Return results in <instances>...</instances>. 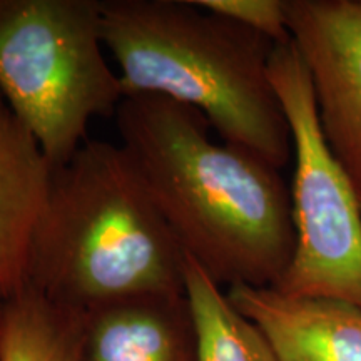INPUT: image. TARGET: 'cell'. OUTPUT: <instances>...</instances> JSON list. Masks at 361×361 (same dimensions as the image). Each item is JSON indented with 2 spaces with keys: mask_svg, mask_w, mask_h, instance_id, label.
<instances>
[{
  "mask_svg": "<svg viewBox=\"0 0 361 361\" xmlns=\"http://www.w3.org/2000/svg\"><path fill=\"white\" fill-rule=\"evenodd\" d=\"M269 79L291 130L296 245L276 290L361 308V201L328 146L313 82L293 40L274 45Z\"/></svg>",
  "mask_w": 361,
  "mask_h": 361,
  "instance_id": "5",
  "label": "cell"
},
{
  "mask_svg": "<svg viewBox=\"0 0 361 361\" xmlns=\"http://www.w3.org/2000/svg\"><path fill=\"white\" fill-rule=\"evenodd\" d=\"M102 39L124 96H159L200 111L223 142L281 169L291 130L269 79L273 40L194 0H101Z\"/></svg>",
  "mask_w": 361,
  "mask_h": 361,
  "instance_id": "3",
  "label": "cell"
},
{
  "mask_svg": "<svg viewBox=\"0 0 361 361\" xmlns=\"http://www.w3.org/2000/svg\"><path fill=\"white\" fill-rule=\"evenodd\" d=\"M121 147L184 255L223 286H276L296 245L279 169L218 144L200 111L159 96L124 97Z\"/></svg>",
  "mask_w": 361,
  "mask_h": 361,
  "instance_id": "1",
  "label": "cell"
},
{
  "mask_svg": "<svg viewBox=\"0 0 361 361\" xmlns=\"http://www.w3.org/2000/svg\"><path fill=\"white\" fill-rule=\"evenodd\" d=\"M78 361H196L186 293L126 298L85 310Z\"/></svg>",
  "mask_w": 361,
  "mask_h": 361,
  "instance_id": "8",
  "label": "cell"
},
{
  "mask_svg": "<svg viewBox=\"0 0 361 361\" xmlns=\"http://www.w3.org/2000/svg\"><path fill=\"white\" fill-rule=\"evenodd\" d=\"M194 4L264 35L276 45L291 40L286 22V0H194Z\"/></svg>",
  "mask_w": 361,
  "mask_h": 361,
  "instance_id": "12",
  "label": "cell"
},
{
  "mask_svg": "<svg viewBox=\"0 0 361 361\" xmlns=\"http://www.w3.org/2000/svg\"><path fill=\"white\" fill-rule=\"evenodd\" d=\"M52 166L37 139L0 92V296L27 286L35 226L47 201Z\"/></svg>",
  "mask_w": 361,
  "mask_h": 361,
  "instance_id": "9",
  "label": "cell"
},
{
  "mask_svg": "<svg viewBox=\"0 0 361 361\" xmlns=\"http://www.w3.org/2000/svg\"><path fill=\"white\" fill-rule=\"evenodd\" d=\"M104 47L101 0H0V92L52 169L124 101Z\"/></svg>",
  "mask_w": 361,
  "mask_h": 361,
  "instance_id": "4",
  "label": "cell"
},
{
  "mask_svg": "<svg viewBox=\"0 0 361 361\" xmlns=\"http://www.w3.org/2000/svg\"><path fill=\"white\" fill-rule=\"evenodd\" d=\"M229 301L258 326L279 361H361V308L273 286H229Z\"/></svg>",
  "mask_w": 361,
  "mask_h": 361,
  "instance_id": "7",
  "label": "cell"
},
{
  "mask_svg": "<svg viewBox=\"0 0 361 361\" xmlns=\"http://www.w3.org/2000/svg\"><path fill=\"white\" fill-rule=\"evenodd\" d=\"M82 314L25 286L4 303L0 361H78Z\"/></svg>",
  "mask_w": 361,
  "mask_h": 361,
  "instance_id": "11",
  "label": "cell"
},
{
  "mask_svg": "<svg viewBox=\"0 0 361 361\" xmlns=\"http://www.w3.org/2000/svg\"><path fill=\"white\" fill-rule=\"evenodd\" d=\"M186 255L121 147L87 139L52 171L27 286L75 310L186 293Z\"/></svg>",
  "mask_w": 361,
  "mask_h": 361,
  "instance_id": "2",
  "label": "cell"
},
{
  "mask_svg": "<svg viewBox=\"0 0 361 361\" xmlns=\"http://www.w3.org/2000/svg\"><path fill=\"white\" fill-rule=\"evenodd\" d=\"M328 146L361 201V0H286Z\"/></svg>",
  "mask_w": 361,
  "mask_h": 361,
  "instance_id": "6",
  "label": "cell"
},
{
  "mask_svg": "<svg viewBox=\"0 0 361 361\" xmlns=\"http://www.w3.org/2000/svg\"><path fill=\"white\" fill-rule=\"evenodd\" d=\"M4 303H6V300L0 296V333H2V322H4Z\"/></svg>",
  "mask_w": 361,
  "mask_h": 361,
  "instance_id": "13",
  "label": "cell"
},
{
  "mask_svg": "<svg viewBox=\"0 0 361 361\" xmlns=\"http://www.w3.org/2000/svg\"><path fill=\"white\" fill-rule=\"evenodd\" d=\"M184 290L196 331V361H279L264 333L189 256Z\"/></svg>",
  "mask_w": 361,
  "mask_h": 361,
  "instance_id": "10",
  "label": "cell"
}]
</instances>
